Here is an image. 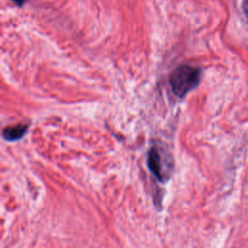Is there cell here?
I'll return each instance as SVG.
<instances>
[{"mask_svg": "<svg viewBox=\"0 0 248 248\" xmlns=\"http://www.w3.org/2000/svg\"><path fill=\"white\" fill-rule=\"evenodd\" d=\"M201 77L202 71L200 68L181 65L170 73L169 82L173 94L178 98H183L199 85Z\"/></svg>", "mask_w": 248, "mask_h": 248, "instance_id": "obj_1", "label": "cell"}, {"mask_svg": "<svg viewBox=\"0 0 248 248\" xmlns=\"http://www.w3.org/2000/svg\"><path fill=\"white\" fill-rule=\"evenodd\" d=\"M147 166L149 170L160 182H165L170 177V163L166 158L162 149L152 146L147 154Z\"/></svg>", "mask_w": 248, "mask_h": 248, "instance_id": "obj_2", "label": "cell"}, {"mask_svg": "<svg viewBox=\"0 0 248 248\" xmlns=\"http://www.w3.org/2000/svg\"><path fill=\"white\" fill-rule=\"evenodd\" d=\"M28 127L29 126L27 124H17L16 126L6 127L2 132L3 139L8 141H15L20 140L27 133Z\"/></svg>", "mask_w": 248, "mask_h": 248, "instance_id": "obj_3", "label": "cell"}, {"mask_svg": "<svg viewBox=\"0 0 248 248\" xmlns=\"http://www.w3.org/2000/svg\"><path fill=\"white\" fill-rule=\"evenodd\" d=\"M242 7H243L244 15H245V16L248 18V0H243V2H242Z\"/></svg>", "mask_w": 248, "mask_h": 248, "instance_id": "obj_4", "label": "cell"}, {"mask_svg": "<svg viewBox=\"0 0 248 248\" xmlns=\"http://www.w3.org/2000/svg\"><path fill=\"white\" fill-rule=\"evenodd\" d=\"M16 5H17V6H22L24 3H25V1L26 0H12Z\"/></svg>", "mask_w": 248, "mask_h": 248, "instance_id": "obj_5", "label": "cell"}]
</instances>
